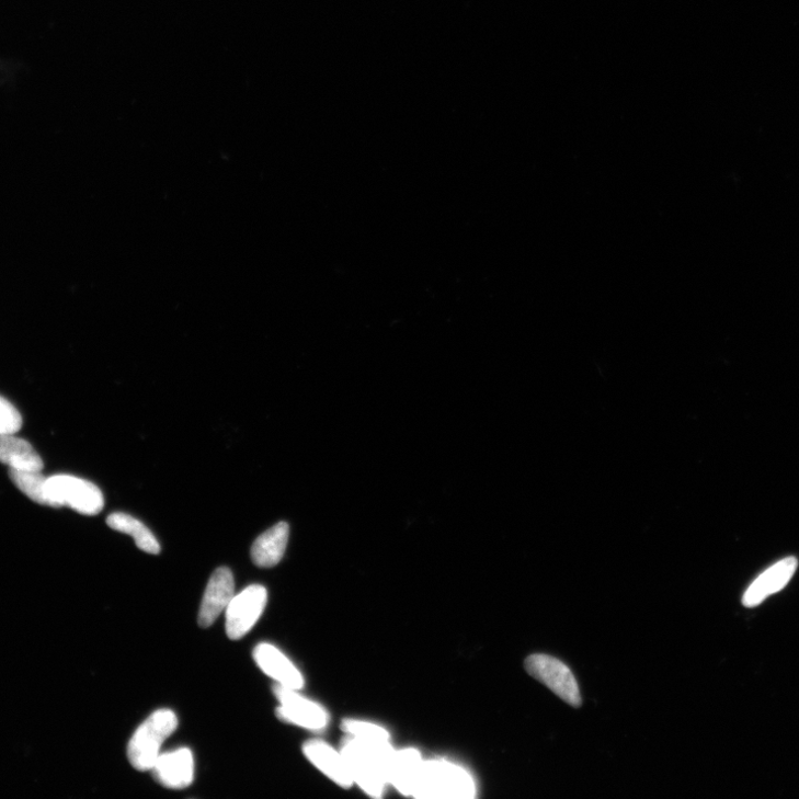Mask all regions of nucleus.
I'll list each match as a JSON object with an SVG mask.
<instances>
[{"instance_id":"1","label":"nucleus","mask_w":799,"mask_h":799,"mask_svg":"<svg viewBox=\"0 0 799 799\" xmlns=\"http://www.w3.org/2000/svg\"><path fill=\"white\" fill-rule=\"evenodd\" d=\"M393 749L391 744L372 745L354 738H346L341 744L350 774L367 794L381 797L386 786L387 762Z\"/></svg>"},{"instance_id":"2","label":"nucleus","mask_w":799,"mask_h":799,"mask_svg":"<svg viewBox=\"0 0 799 799\" xmlns=\"http://www.w3.org/2000/svg\"><path fill=\"white\" fill-rule=\"evenodd\" d=\"M476 784L463 767L446 761L422 764L412 796L421 799L473 798Z\"/></svg>"},{"instance_id":"3","label":"nucleus","mask_w":799,"mask_h":799,"mask_svg":"<svg viewBox=\"0 0 799 799\" xmlns=\"http://www.w3.org/2000/svg\"><path fill=\"white\" fill-rule=\"evenodd\" d=\"M178 719L170 709L156 710L135 732L128 744V760L139 772L151 771L163 742L176 730Z\"/></svg>"},{"instance_id":"4","label":"nucleus","mask_w":799,"mask_h":799,"mask_svg":"<svg viewBox=\"0 0 799 799\" xmlns=\"http://www.w3.org/2000/svg\"><path fill=\"white\" fill-rule=\"evenodd\" d=\"M49 506H68L81 514L95 515L104 507V495L99 487L68 475L47 478Z\"/></svg>"},{"instance_id":"5","label":"nucleus","mask_w":799,"mask_h":799,"mask_svg":"<svg viewBox=\"0 0 799 799\" xmlns=\"http://www.w3.org/2000/svg\"><path fill=\"white\" fill-rule=\"evenodd\" d=\"M527 673L549 687L573 707H580L582 698L571 670L561 661L544 654L530 655L525 661Z\"/></svg>"},{"instance_id":"6","label":"nucleus","mask_w":799,"mask_h":799,"mask_svg":"<svg viewBox=\"0 0 799 799\" xmlns=\"http://www.w3.org/2000/svg\"><path fill=\"white\" fill-rule=\"evenodd\" d=\"M274 692L281 701L276 712L279 720L311 731L327 727L329 717L326 709L300 695L298 689L276 684Z\"/></svg>"},{"instance_id":"7","label":"nucleus","mask_w":799,"mask_h":799,"mask_svg":"<svg viewBox=\"0 0 799 799\" xmlns=\"http://www.w3.org/2000/svg\"><path fill=\"white\" fill-rule=\"evenodd\" d=\"M269 601V593L261 585H251L235 595L226 609V631L230 640L248 635L260 618Z\"/></svg>"},{"instance_id":"8","label":"nucleus","mask_w":799,"mask_h":799,"mask_svg":"<svg viewBox=\"0 0 799 799\" xmlns=\"http://www.w3.org/2000/svg\"><path fill=\"white\" fill-rule=\"evenodd\" d=\"M151 773L165 788L184 789L191 786L195 776L194 756L191 750L181 749L160 754Z\"/></svg>"},{"instance_id":"9","label":"nucleus","mask_w":799,"mask_h":799,"mask_svg":"<svg viewBox=\"0 0 799 799\" xmlns=\"http://www.w3.org/2000/svg\"><path fill=\"white\" fill-rule=\"evenodd\" d=\"M235 596V580L231 571L219 568L212 575L201 606L198 624L202 628L212 627L220 614L227 609Z\"/></svg>"},{"instance_id":"10","label":"nucleus","mask_w":799,"mask_h":799,"mask_svg":"<svg viewBox=\"0 0 799 799\" xmlns=\"http://www.w3.org/2000/svg\"><path fill=\"white\" fill-rule=\"evenodd\" d=\"M253 659L262 672L278 684L298 690L305 686L300 671L276 647L269 643L259 644L253 651Z\"/></svg>"},{"instance_id":"11","label":"nucleus","mask_w":799,"mask_h":799,"mask_svg":"<svg viewBox=\"0 0 799 799\" xmlns=\"http://www.w3.org/2000/svg\"><path fill=\"white\" fill-rule=\"evenodd\" d=\"M797 566L798 562L795 558H787L766 570L745 592L743 604L746 607H754L768 596L779 592L790 581Z\"/></svg>"},{"instance_id":"12","label":"nucleus","mask_w":799,"mask_h":799,"mask_svg":"<svg viewBox=\"0 0 799 799\" xmlns=\"http://www.w3.org/2000/svg\"><path fill=\"white\" fill-rule=\"evenodd\" d=\"M306 757L324 775L342 787L354 781L341 751L338 752L322 741L312 740L304 745Z\"/></svg>"},{"instance_id":"13","label":"nucleus","mask_w":799,"mask_h":799,"mask_svg":"<svg viewBox=\"0 0 799 799\" xmlns=\"http://www.w3.org/2000/svg\"><path fill=\"white\" fill-rule=\"evenodd\" d=\"M289 532V525L286 522H281L265 530L251 548L253 563L260 568L276 567L285 556Z\"/></svg>"},{"instance_id":"14","label":"nucleus","mask_w":799,"mask_h":799,"mask_svg":"<svg viewBox=\"0 0 799 799\" xmlns=\"http://www.w3.org/2000/svg\"><path fill=\"white\" fill-rule=\"evenodd\" d=\"M423 760L416 750L395 751L387 762L388 783L401 794L412 796Z\"/></svg>"},{"instance_id":"15","label":"nucleus","mask_w":799,"mask_h":799,"mask_svg":"<svg viewBox=\"0 0 799 799\" xmlns=\"http://www.w3.org/2000/svg\"><path fill=\"white\" fill-rule=\"evenodd\" d=\"M0 463L10 470L42 471L44 463L32 444L15 434L0 436Z\"/></svg>"},{"instance_id":"16","label":"nucleus","mask_w":799,"mask_h":799,"mask_svg":"<svg viewBox=\"0 0 799 799\" xmlns=\"http://www.w3.org/2000/svg\"><path fill=\"white\" fill-rule=\"evenodd\" d=\"M107 524L115 530L126 533L134 538L137 547L149 555L160 553V546L151 530L137 518L126 513H113Z\"/></svg>"},{"instance_id":"17","label":"nucleus","mask_w":799,"mask_h":799,"mask_svg":"<svg viewBox=\"0 0 799 799\" xmlns=\"http://www.w3.org/2000/svg\"><path fill=\"white\" fill-rule=\"evenodd\" d=\"M10 477L13 483L31 500L49 506V500L46 491L47 478L42 471H18L10 470Z\"/></svg>"},{"instance_id":"18","label":"nucleus","mask_w":799,"mask_h":799,"mask_svg":"<svg viewBox=\"0 0 799 799\" xmlns=\"http://www.w3.org/2000/svg\"><path fill=\"white\" fill-rule=\"evenodd\" d=\"M342 730L351 738L372 745L390 743L389 733L381 727L368 722L345 720Z\"/></svg>"},{"instance_id":"19","label":"nucleus","mask_w":799,"mask_h":799,"mask_svg":"<svg viewBox=\"0 0 799 799\" xmlns=\"http://www.w3.org/2000/svg\"><path fill=\"white\" fill-rule=\"evenodd\" d=\"M23 425L20 411L7 399L0 397V436L16 434Z\"/></svg>"}]
</instances>
